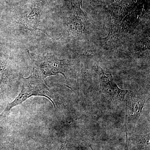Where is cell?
<instances>
[{"label":"cell","mask_w":150,"mask_h":150,"mask_svg":"<svg viewBox=\"0 0 150 150\" xmlns=\"http://www.w3.org/2000/svg\"><path fill=\"white\" fill-rule=\"evenodd\" d=\"M27 51L36 67L35 69L39 72L43 79L47 77L61 74L67 81L72 74L74 75L76 74L74 64L68 59H59L51 55L37 56L28 50Z\"/></svg>","instance_id":"cell-2"},{"label":"cell","mask_w":150,"mask_h":150,"mask_svg":"<svg viewBox=\"0 0 150 150\" xmlns=\"http://www.w3.org/2000/svg\"><path fill=\"white\" fill-rule=\"evenodd\" d=\"M23 79L21 91L12 102L8 103L0 114V121L6 117L13 107L21 104L31 97L41 96L47 98L52 103L55 109L57 105L61 103L59 94L55 90L49 88L45 84L42 76L35 68L29 77Z\"/></svg>","instance_id":"cell-1"},{"label":"cell","mask_w":150,"mask_h":150,"mask_svg":"<svg viewBox=\"0 0 150 150\" xmlns=\"http://www.w3.org/2000/svg\"><path fill=\"white\" fill-rule=\"evenodd\" d=\"M67 142H68V139H67V137L66 141L62 144L61 147L59 149V150H68Z\"/></svg>","instance_id":"cell-12"},{"label":"cell","mask_w":150,"mask_h":150,"mask_svg":"<svg viewBox=\"0 0 150 150\" xmlns=\"http://www.w3.org/2000/svg\"><path fill=\"white\" fill-rule=\"evenodd\" d=\"M40 6L39 3L36 4L32 8L30 13L18 20V23L22 28L30 30H40L38 28L40 22Z\"/></svg>","instance_id":"cell-8"},{"label":"cell","mask_w":150,"mask_h":150,"mask_svg":"<svg viewBox=\"0 0 150 150\" xmlns=\"http://www.w3.org/2000/svg\"><path fill=\"white\" fill-rule=\"evenodd\" d=\"M143 13V8L142 6L138 7L123 20L120 25H117L115 27L110 28L108 35L103 39L104 42L107 44L115 43L123 35L131 32L139 24L140 17Z\"/></svg>","instance_id":"cell-3"},{"label":"cell","mask_w":150,"mask_h":150,"mask_svg":"<svg viewBox=\"0 0 150 150\" xmlns=\"http://www.w3.org/2000/svg\"><path fill=\"white\" fill-rule=\"evenodd\" d=\"M87 24L85 14L79 6L74 9L66 32L72 36H79L86 32Z\"/></svg>","instance_id":"cell-7"},{"label":"cell","mask_w":150,"mask_h":150,"mask_svg":"<svg viewBox=\"0 0 150 150\" xmlns=\"http://www.w3.org/2000/svg\"><path fill=\"white\" fill-rule=\"evenodd\" d=\"M78 2V5L81 8H82V2L83 0H77Z\"/></svg>","instance_id":"cell-13"},{"label":"cell","mask_w":150,"mask_h":150,"mask_svg":"<svg viewBox=\"0 0 150 150\" xmlns=\"http://www.w3.org/2000/svg\"><path fill=\"white\" fill-rule=\"evenodd\" d=\"M133 141L139 150H150V133L134 135Z\"/></svg>","instance_id":"cell-9"},{"label":"cell","mask_w":150,"mask_h":150,"mask_svg":"<svg viewBox=\"0 0 150 150\" xmlns=\"http://www.w3.org/2000/svg\"><path fill=\"white\" fill-rule=\"evenodd\" d=\"M125 129H126V145H125V149L124 150H129V140H128V129L127 128L125 127ZM90 147L91 148V150H93L92 148L91 147V146H90Z\"/></svg>","instance_id":"cell-11"},{"label":"cell","mask_w":150,"mask_h":150,"mask_svg":"<svg viewBox=\"0 0 150 150\" xmlns=\"http://www.w3.org/2000/svg\"><path fill=\"white\" fill-rule=\"evenodd\" d=\"M136 0H118L107 8L111 17L110 28L115 27L135 7Z\"/></svg>","instance_id":"cell-6"},{"label":"cell","mask_w":150,"mask_h":150,"mask_svg":"<svg viewBox=\"0 0 150 150\" xmlns=\"http://www.w3.org/2000/svg\"><path fill=\"white\" fill-rule=\"evenodd\" d=\"M3 150H15V142L11 140L6 142L4 144Z\"/></svg>","instance_id":"cell-10"},{"label":"cell","mask_w":150,"mask_h":150,"mask_svg":"<svg viewBox=\"0 0 150 150\" xmlns=\"http://www.w3.org/2000/svg\"><path fill=\"white\" fill-rule=\"evenodd\" d=\"M147 97L144 95L129 92L125 97V126L136 124L142 115Z\"/></svg>","instance_id":"cell-4"},{"label":"cell","mask_w":150,"mask_h":150,"mask_svg":"<svg viewBox=\"0 0 150 150\" xmlns=\"http://www.w3.org/2000/svg\"><path fill=\"white\" fill-rule=\"evenodd\" d=\"M107 1H108L112 2L114 1L115 0H107Z\"/></svg>","instance_id":"cell-14"},{"label":"cell","mask_w":150,"mask_h":150,"mask_svg":"<svg viewBox=\"0 0 150 150\" xmlns=\"http://www.w3.org/2000/svg\"><path fill=\"white\" fill-rule=\"evenodd\" d=\"M96 67L97 73L99 76L101 93L105 97L115 99L121 102H124L125 97L129 91L119 88L114 81L111 74H105L99 66Z\"/></svg>","instance_id":"cell-5"}]
</instances>
